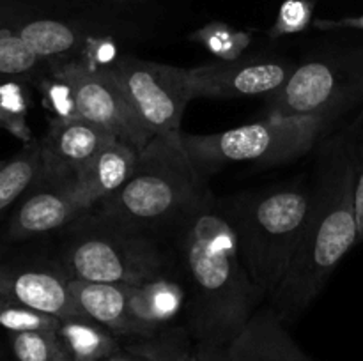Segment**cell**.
I'll list each match as a JSON object with an SVG mask.
<instances>
[{"mask_svg": "<svg viewBox=\"0 0 363 361\" xmlns=\"http://www.w3.org/2000/svg\"><path fill=\"white\" fill-rule=\"evenodd\" d=\"M307 225L269 306L293 322L311 306L347 251L360 243L354 209L353 142L340 134L328 147Z\"/></svg>", "mask_w": 363, "mask_h": 361, "instance_id": "2", "label": "cell"}, {"mask_svg": "<svg viewBox=\"0 0 363 361\" xmlns=\"http://www.w3.org/2000/svg\"><path fill=\"white\" fill-rule=\"evenodd\" d=\"M314 25L321 30H339V28H354L363 30V14L360 16H347L340 20H315Z\"/></svg>", "mask_w": 363, "mask_h": 361, "instance_id": "27", "label": "cell"}, {"mask_svg": "<svg viewBox=\"0 0 363 361\" xmlns=\"http://www.w3.org/2000/svg\"><path fill=\"white\" fill-rule=\"evenodd\" d=\"M71 94L73 117L91 120L140 151L151 134L138 120L112 64L69 62L55 71Z\"/></svg>", "mask_w": 363, "mask_h": 361, "instance_id": "10", "label": "cell"}, {"mask_svg": "<svg viewBox=\"0 0 363 361\" xmlns=\"http://www.w3.org/2000/svg\"><path fill=\"white\" fill-rule=\"evenodd\" d=\"M314 191L301 188L243 193L218 207L238 243L252 283L272 299L307 225Z\"/></svg>", "mask_w": 363, "mask_h": 361, "instance_id": "4", "label": "cell"}, {"mask_svg": "<svg viewBox=\"0 0 363 361\" xmlns=\"http://www.w3.org/2000/svg\"><path fill=\"white\" fill-rule=\"evenodd\" d=\"M39 59L18 35V32L0 28V76H21L39 66Z\"/></svg>", "mask_w": 363, "mask_h": 361, "instance_id": "21", "label": "cell"}, {"mask_svg": "<svg viewBox=\"0 0 363 361\" xmlns=\"http://www.w3.org/2000/svg\"><path fill=\"white\" fill-rule=\"evenodd\" d=\"M45 177L41 144H28L0 166V216Z\"/></svg>", "mask_w": 363, "mask_h": 361, "instance_id": "18", "label": "cell"}, {"mask_svg": "<svg viewBox=\"0 0 363 361\" xmlns=\"http://www.w3.org/2000/svg\"><path fill=\"white\" fill-rule=\"evenodd\" d=\"M213 356H215V361H229L223 354V350H213Z\"/></svg>", "mask_w": 363, "mask_h": 361, "instance_id": "30", "label": "cell"}, {"mask_svg": "<svg viewBox=\"0 0 363 361\" xmlns=\"http://www.w3.org/2000/svg\"><path fill=\"white\" fill-rule=\"evenodd\" d=\"M223 354L229 361H312L272 306L259 308Z\"/></svg>", "mask_w": 363, "mask_h": 361, "instance_id": "15", "label": "cell"}, {"mask_svg": "<svg viewBox=\"0 0 363 361\" xmlns=\"http://www.w3.org/2000/svg\"><path fill=\"white\" fill-rule=\"evenodd\" d=\"M293 64L273 55L238 57L191 67L194 98H250L269 96L293 73Z\"/></svg>", "mask_w": 363, "mask_h": 361, "instance_id": "11", "label": "cell"}, {"mask_svg": "<svg viewBox=\"0 0 363 361\" xmlns=\"http://www.w3.org/2000/svg\"><path fill=\"white\" fill-rule=\"evenodd\" d=\"M179 361H215V356H213V350H206L199 347L197 353H191L190 349L181 356Z\"/></svg>", "mask_w": 363, "mask_h": 361, "instance_id": "29", "label": "cell"}, {"mask_svg": "<svg viewBox=\"0 0 363 361\" xmlns=\"http://www.w3.org/2000/svg\"><path fill=\"white\" fill-rule=\"evenodd\" d=\"M194 38L223 60H233L241 57L243 50L250 42V38L245 32H236L229 25L216 23V21L199 28Z\"/></svg>", "mask_w": 363, "mask_h": 361, "instance_id": "23", "label": "cell"}, {"mask_svg": "<svg viewBox=\"0 0 363 361\" xmlns=\"http://www.w3.org/2000/svg\"><path fill=\"white\" fill-rule=\"evenodd\" d=\"M59 336L73 361H105L121 350L116 335L87 315L62 319Z\"/></svg>", "mask_w": 363, "mask_h": 361, "instance_id": "17", "label": "cell"}, {"mask_svg": "<svg viewBox=\"0 0 363 361\" xmlns=\"http://www.w3.org/2000/svg\"><path fill=\"white\" fill-rule=\"evenodd\" d=\"M69 276L48 265H0V301L23 304L59 319L84 315L69 289Z\"/></svg>", "mask_w": 363, "mask_h": 361, "instance_id": "14", "label": "cell"}, {"mask_svg": "<svg viewBox=\"0 0 363 361\" xmlns=\"http://www.w3.org/2000/svg\"><path fill=\"white\" fill-rule=\"evenodd\" d=\"M84 315L116 336H156L184 308V287L165 276L144 285L69 280Z\"/></svg>", "mask_w": 363, "mask_h": 361, "instance_id": "7", "label": "cell"}, {"mask_svg": "<svg viewBox=\"0 0 363 361\" xmlns=\"http://www.w3.org/2000/svg\"><path fill=\"white\" fill-rule=\"evenodd\" d=\"M314 6V0H286L280 6L269 35L280 38V35L298 34V32L305 30L312 21Z\"/></svg>", "mask_w": 363, "mask_h": 361, "instance_id": "25", "label": "cell"}, {"mask_svg": "<svg viewBox=\"0 0 363 361\" xmlns=\"http://www.w3.org/2000/svg\"><path fill=\"white\" fill-rule=\"evenodd\" d=\"M82 212L77 179L43 177L11 216L9 236L16 241L45 236L73 223Z\"/></svg>", "mask_w": 363, "mask_h": 361, "instance_id": "12", "label": "cell"}, {"mask_svg": "<svg viewBox=\"0 0 363 361\" xmlns=\"http://www.w3.org/2000/svg\"><path fill=\"white\" fill-rule=\"evenodd\" d=\"M330 124L321 117H266L222 133L181 131V144L202 176L236 165L269 168L311 151Z\"/></svg>", "mask_w": 363, "mask_h": 361, "instance_id": "6", "label": "cell"}, {"mask_svg": "<svg viewBox=\"0 0 363 361\" xmlns=\"http://www.w3.org/2000/svg\"><path fill=\"white\" fill-rule=\"evenodd\" d=\"M342 137L350 138V140H360L363 137V106L360 108V112L357 113V117L353 119V122L344 130Z\"/></svg>", "mask_w": 363, "mask_h": 361, "instance_id": "28", "label": "cell"}, {"mask_svg": "<svg viewBox=\"0 0 363 361\" xmlns=\"http://www.w3.org/2000/svg\"><path fill=\"white\" fill-rule=\"evenodd\" d=\"M188 350L186 340L181 331L163 333L151 336L145 342L130 347L135 361H179Z\"/></svg>", "mask_w": 363, "mask_h": 361, "instance_id": "24", "label": "cell"}, {"mask_svg": "<svg viewBox=\"0 0 363 361\" xmlns=\"http://www.w3.org/2000/svg\"><path fill=\"white\" fill-rule=\"evenodd\" d=\"M116 138L108 130L80 117L57 119L41 144L45 177L77 179Z\"/></svg>", "mask_w": 363, "mask_h": 361, "instance_id": "13", "label": "cell"}, {"mask_svg": "<svg viewBox=\"0 0 363 361\" xmlns=\"http://www.w3.org/2000/svg\"><path fill=\"white\" fill-rule=\"evenodd\" d=\"M21 41L39 57L53 59L73 52L78 45V35L73 27L57 20H32L18 28Z\"/></svg>", "mask_w": 363, "mask_h": 361, "instance_id": "19", "label": "cell"}, {"mask_svg": "<svg viewBox=\"0 0 363 361\" xmlns=\"http://www.w3.org/2000/svg\"><path fill=\"white\" fill-rule=\"evenodd\" d=\"M363 106V50L318 57L294 67L268 96L266 117L339 119Z\"/></svg>", "mask_w": 363, "mask_h": 361, "instance_id": "8", "label": "cell"}, {"mask_svg": "<svg viewBox=\"0 0 363 361\" xmlns=\"http://www.w3.org/2000/svg\"><path fill=\"white\" fill-rule=\"evenodd\" d=\"M184 308L199 347L225 350L264 297L252 283L234 234L209 202L181 225Z\"/></svg>", "mask_w": 363, "mask_h": 361, "instance_id": "1", "label": "cell"}, {"mask_svg": "<svg viewBox=\"0 0 363 361\" xmlns=\"http://www.w3.org/2000/svg\"><path fill=\"white\" fill-rule=\"evenodd\" d=\"M138 159V149L116 138L110 142L91 165L77 177L78 197L85 211L116 193L133 173Z\"/></svg>", "mask_w": 363, "mask_h": 361, "instance_id": "16", "label": "cell"}, {"mask_svg": "<svg viewBox=\"0 0 363 361\" xmlns=\"http://www.w3.org/2000/svg\"><path fill=\"white\" fill-rule=\"evenodd\" d=\"M62 251L71 280L144 285L165 278V260L145 232L105 218L94 209L69 223Z\"/></svg>", "mask_w": 363, "mask_h": 361, "instance_id": "5", "label": "cell"}, {"mask_svg": "<svg viewBox=\"0 0 363 361\" xmlns=\"http://www.w3.org/2000/svg\"><path fill=\"white\" fill-rule=\"evenodd\" d=\"M213 202L204 176L181 144V131L152 137L138 151L130 179L108 198L94 205L105 218L149 232L183 225Z\"/></svg>", "mask_w": 363, "mask_h": 361, "instance_id": "3", "label": "cell"}, {"mask_svg": "<svg viewBox=\"0 0 363 361\" xmlns=\"http://www.w3.org/2000/svg\"><path fill=\"white\" fill-rule=\"evenodd\" d=\"M62 319L43 311L32 310L23 304L0 301V326L9 329L11 333L25 331H55L59 333Z\"/></svg>", "mask_w": 363, "mask_h": 361, "instance_id": "22", "label": "cell"}, {"mask_svg": "<svg viewBox=\"0 0 363 361\" xmlns=\"http://www.w3.org/2000/svg\"><path fill=\"white\" fill-rule=\"evenodd\" d=\"M13 350L18 361H73L55 331L13 333Z\"/></svg>", "mask_w": 363, "mask_h": 361, "instance_id": "20", "label": "cell"}, {"mask_svg": "<svg viewBox=\"0 0 363 361\" xmlns=\"http://www.w3.org/2000/svg\"><path fill=\"white\" fill-rule=\"evenodd\" d=\"M353 156H354V209H357L358 239L363 241V137L360 140L353 142Z\"/></svg>", "mask_w": 363, "mask_h": 361, "instance_id": "26", "label": "cell"}, {"mask_svg": "<svg viewBox=\"0 0 363 361\" xmlns=\"http://www.w3.org/2000/svg\"><path fill=\"white\" fill-rule=\"evenodd\" d=\"M112 69L151 137L179 133L184 110L194 99L190 69L135 57H121Z\"/></svg>", "mask_w": 363, "mask_h": 361, "instance_id": "9", "label": "cell"}]
</instances>
